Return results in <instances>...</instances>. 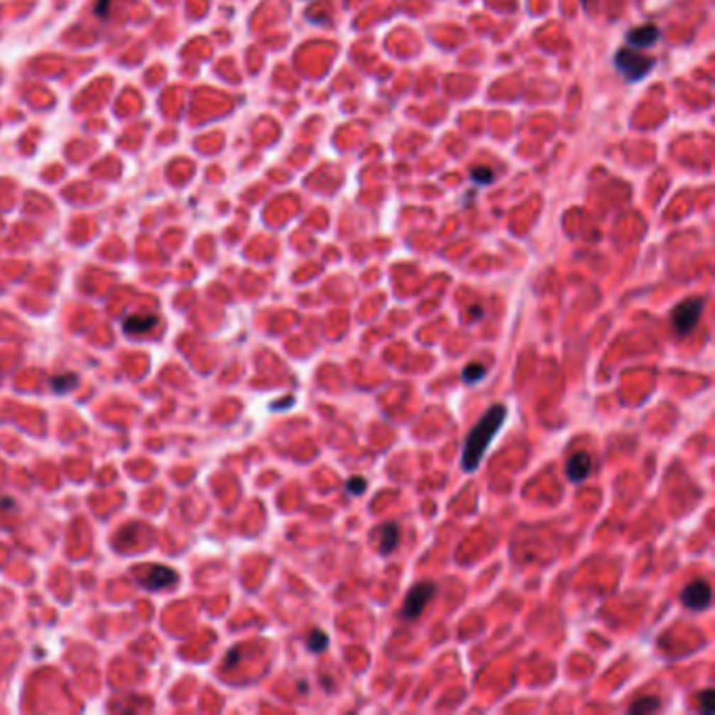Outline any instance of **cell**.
Listing matches in <instances>:
<instances>
[{"label":"cell","instance_id":"1","mask_svg":"<svg viewBox=\"0 0 715 715\" xmlns=\"http://www.w3.org/2000/svg\"><path fill=\"white\" fill-rule=\"evenodd\" d=\"M506 413H508L506 405H493L476 422V426L470 430L466 445H464V453H462V466L466 472H474L479 468L485 451L491 445L495 435L499 432L501 424L506 422Z\"/></svg>","mask_w":715,"mask_h":715},{"label":"cell","instance_id":"2","mask_svg":"<svg viewBox=\"0 0 715 715\" xmlns=\"http://www.w3.org/2000/svg\"><path fill=\"white\" fill-rule=\"evenodd\" d=\"M615 67L627 82H640L653 72L655 59L646 57V55H642L633 48H621L615 55Z\"/></svg>","mask_w":715,"mask_h":715},{"label":"cell","instance_id":"3","mask_svg":"<svg viewBox=\"0 0 715 715\" xmlns=\"http://www.w3.org/2000/svg\"><path fill=\"white\" fill-rule=\"evenodd\" d=\"M703 307H705L703 298H688V300L679 302L671 313V323H673L675 334H679V336L690 334L694 329L701 313H703Z\"/></svg>","mask_w":715,"mask_h":715},{"label":"cell","instance_id":"4","mask_svg":"<svg viewBox=\"0 0 715 715\" xmlns=\"http://www.w3.org/2000/svg\"><path fill=\"white\" fill-rule=\"evenodd\" d=\"M437 594V585L432 582H422L417 585H413L405 598V606H403V617L405 619H417L422 615V611L426 608V604L435 598Z\"/></svg>","mask_w":715,"mask_h":715},{"label":"cell","instance_id":"5","mask_svg":"<svg viewBox=\"0 0 715 715\" xmlns=\"http://www.w3.org/2000/svg\"><path fill=\"white\" fill-rule=\"evenodd\" d=\"M682 604L690 611H705L711 604V585L703 579L688 583L679 596Z\"/></svg>","mask_w":715,"mask_h":715},{"label":"cell","instance_id":"6","mask_svg":"<svg viewBox=\"0 0 715 715\" xmlns=\"http://www.w3.org/2000/svg\"><path fill=\"white\" fill-rule=\"evenodd\" d=\"M591 468H594L591 455L587 451H577L567 462V476L573 483H582L591 474Z\"/></svg>","mask_w":715,"mask_h":715},{"label":"cell","instance_id":"7","mask_svg":"<svg viewBox=\"0 0 715 715\" xmlns=\"http://www.w3.org/2000/svg\"><path fill=\"white\" fill-rule=\"evenodd\" d=\"M661 36V30L655 26V23H646V26H640L635 30H631L627 34V43L635 48H648L653 46Z\"/></svg>","mask_w":715,"mask_h":715},{"label":"cell","instance_id":"8","mask_svg":"<svg viewBox=\"0 0 715 715\" xmlns=\"http://www.w3.org/2000/svg\"><path fill=\"white\" fill-rule=\"evenodd\" d=\"M376 533H378V539H380V543H378L380 554H382V556H388V554L397 547V543H399V537H401L399 527H397L395 523H386V525L378 527Z\"/></svg>","mask_w":715,"mask_h":715},{"label":"cell","instance_id":"9","mask_svg":"<svg viewBox=\"0 0 715 715\" xmlns=\"http://www.w3.org/2000/svg\"><path fill=\"white\" fill-rule=\"evenodd\" d=\"M175 582H177V573L168 567H153L149 571V575L143 579L145 587H149V589H164Z\"/></svg>","mask_w":715,"mask_h":715},{"label":"cell","instance_id":"10","mask_svg":"<svg viewBox=\"0 0 715 715\" xmlns=\"http://www.w3.org/2000/svg\"><path fill=\"white\" fill-rule=\"evenodd\" d=\"M158 323V319L153 315H136V317H131L124 321V329L129 334H145L149 332L153 325Z\"/></svg>","mask_w":715,"mask_h":715},{"label":"cell","instance_id":"11","mask_svg":"<svg viewBox=\"0 0 715 715\" xmlns=\"http://www.w3.org/2000/svg\"><path fill=\"white\" fill-rule=\"evenodd\" d=\"M657 709H661V701H659L657 697H642V699H638V701L629 707V714L644 715V714H653V711H657Z\"/></svg>","mask_w":715,"mask_h":715},{"label":"cell","instance_id":"12","mask_svg":"<svg viewBox=\"0 0 715 715\" xmlns=\"http://www.w3.org/2000/svg\"><path fill=\"white\" fill-rule=\"evenodd\" d=\"M485 373H487V367H485V365H481V363H470V365L462 371V380L468 382V384H474V382H479Z\"/></svg>","mask_w":715,"mask_h":715},{"label":"cell","instance_id":"13","mask_svg":"<svg viewBox=\"0 0 715 715\" xmlns=\"http://www.w3.org/2000/svg\"><path fill=\"white\" fill-rule=\"evenodd\" d=\"M76 380H78L76 373H63V376H55L50 384H53V388L57 393H65V391H70L76 384Z\"/></svg>","mask_w":715,"mask_h":715},{"label":"cell","instance_id":"14","mask_svg":"<svg viewBox=\"0 0 715 715\" xmlns=\"http://www.w3.org/2000/svg\"><path fill=\"white\" fill-rule=\"evenodd\" d=\"M327 642L329 640H327V635L323 631H311V635L307 638V646L313 653H323L327 648Z\"/></svg>","mask_w":715,"mask_h":715},{"label":"cell","instance_id":"15","mask_svg":"<svg viewBox=\"0 0 715 715\" xmlns=\"http://www.w3.org/2000/svg\"><path fill=\"white\" fill-rule=\"evenodd\" d=\"M697 699H699V709H701V714H711V711H714L715 692L711 688L703 690Z\"/></svg>","mask_w":715,"mask_h":715},{"label":"cell","instance_id":"16","mask_svg":"<svg viewBox=\"0 0 715 715\" xmlns=\"http://www.w3.org/2000/svg\"><path fill=\"white\" fill-rule=\"evenodd\" d=\"M472 180L481 187H487L493 182V173L489 168H474L472 170Z\"/></svg>","mask_w":715,"mask_h":715},{"label":"cell","instance_id":"17","mask_svg":"<svg viewBox=\"0 0 715 715\" xmlns=\"http://www.w3.org/2000/svg\"><path fill=\"white\" fill-rule=\"evenodd\" d=\"M346 489H349V493H353V495H359V493H363L367 489V481L363 476H353L346 483Z\"/></svg>","mask_w":715,"mask_h":715},{"label":"cell","instance_id":"18","mask_svg":"<svg viewBox=\"0 0 715 715\" xmlns=\"http://www.w3.org/2000/svg\"><path fill=\"white\" fill-rule=\"evenodd\" d=\"M107 6H109V0H99V4H97V15L99 17H107Z\"/></svg>","mask_w":715,"mask_h":715}]
</instances>
